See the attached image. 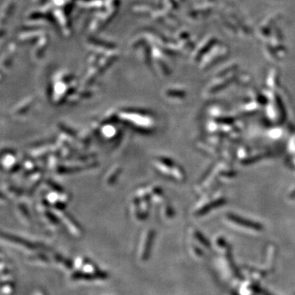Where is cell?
Masks as SVG:
<instances>
[{
    "instance_id": "obj_7",
    "label": "cell",
    "mask_w": 295,
    "mask_h": 295,
    "mask_svg": "<svg viewBox=\"0 0 295 295\" xmlns=\"http://www.w3.org/2000/svg\"><path fill=\"white\" fill-rule=\"evenodd\" d=\"M15 283L13 279L2 278V294L12 295L14 293Z\"/></svg>"
},
{
    "instance_id": "obj_11",
    "label": "cell",
    "mask_w": 295,
    "mask_h": 295,
    "mask_svg": "<svg viewBox=\"0 0 295 295\" xmlns=\"http://www.w3.org/2000/svg\"><path fill=\"white\" fill-rule=\"evenodd\" d=\"M17 211H18L19 216L21 218V220L26 222V223H30L31 217H30L28 208H25V206L22 205V204H19L17 206Z\"/></svg>"
},
{
    "instance_id": "obj_10",
    "label": "cell",
    "mask_w": 295,
    "mask_h": 295,
    "mask_svg": "<svg viewBox=\"0 0 295 295\" xmlns=\"http://www.w3.org/2000/svg\"><path fill=\"white\" fill-rule=\"evenodd\" d=\"M3 160H6V162H3V166L6 167V169L13 168L16 164V156L13 153H7L6 156H3Z\"/></svg>"
},
{
    "instance_id": "obj_13",
    "label": "cell",
    "mask_w": 295,
    "mask_h": 295,
    "mask_svg": "<svg viewBox=\"0 0 295 295\" xmlns=\"http://www.w3.org/2000/svg\"><path fill=\"white\" fill-rule=\"evenodd\" d=\"M34 295H46L45 293H44V291L41 290V289H38L35 292Z\"/></svg>"
},
{
    "instance_id": "obj_9",
    "label": "cell",
    "mask_w": 295,
    "mask_h": 295,
    "mask_svg": "<svg viewBox=\"0 0 295 295\" xmlns=\"http://www.w3.org/2000/svg\"><path fill=\"white\" fill-rule=\"evenodd\" d=\"M29 260L33 262H38V263L48 264L51 262L50 258H48V256L45 255L44 253H40L31 256Z\"/></svg>"
},
{
    "instance_id": "obj_5",
    "label": "cell",
    "mask_w": 295,
    "mask_h": 295,
    "mask_svg": "<svg viewBox=\"0 0 295 295\" xmlns=\"http://www.w3.org/2000/svg\"><path fill=\"white\" fill-rule=\"evenodd\" d=\"M2 237L3 239H5L12 244L19 245V246L29 249V250H36L38 249V245L36 243L31 242V241L21 238V237H17L16 235L9 234H3Z\"/></svg>"
},
{
    "instance_id": "obj_1",
    "label": "cell",
    "mask_w": 295,
    "mask_h": 295,
    "mask_svg": "<svg viewBox=\"0 0 295 295\" xmlns=\"http://www.w3.org/2000/svg\"><path fill=\"white\" fill-rule=\"evenodd\" d=\"M76 270L72 272L71 279L74 281H104L109 278L107 272L100 270L91 260L79 257L74 262Z\"/></svg>"
},
{
    "instance_id": "obj_2",
    "label": "cell",
    "mask_w": 295,
    "mask_h": 295,
    "mask_svg": "<svg viewBox=\"0 0 295 295\" xmlns=\"http://www.w3.org/2000/svg\"><path fill=\"white\" fill-rule=\"evenodd\" d=\"M120 117H122L124 121L131 123L132 126L137 128L138 130L150 131L153 126V117L151 116L150 113L134 110H124L120 113Z\"/></svg>"
},
{
    "instance_id": "obj_4",
    "label": "cell",
    "mask_w": 295,
    "mask_h": 295,
    "mask_svg": "<svg viewBox=\"0 0 295 295\" xmlns=\"http://www.w3.org/2000/svg\"><path fill=\"white\" fill-rule=\"evenodd\" d=\"M55 215L58 217L60 222H63V224L65 225L67 230L71 234H73L75 237L82 236V233H83L82 227H81L80 225L78 224L77 222L74 220L73 218H71L69 214L64 212L62 209H57Z\"/></svg>"
},
{
    "instance_id": "obj_3",
    "label": "cell",
    "mask_w": 295,
    "mask_h": 295,
    "mask_svg": "<svg viewBox=\"0 0 295 295\" xmlns=\"http://www.w3.org/2000/svg\"><path fill=\"white\" fill-rule=\"evenodd\" d=\"M154 239V230L149 228L143 233L141 243L139 245V259L141 262H146L150 257L151 249Z\"/></svg>"
},
{
    "instance_id": "obj_6",
    "label": "cell",
    "mask_w": 295,
    "mask_h": 295,
    "mask_svg": "<svg viewBox=\"0 0 295 295\" xmlns=\"http://www.w3.org/2000/svg\"><path fill=\"white\" fill-rule=\"evenodd\" d=\"M52 260L55 263L59 264L60 266L65 268L67 270L71 271L73 269L74 262H71V260L68 258H63V256L60 254H55L52 257Z\"/></svg>"
},
{
    "instance_id": "obj_8",
    "label": "cell",
    "mask_w": 295,
    "mask_h": 295,
    "mask_svg": "<svg viewBox=\"0 0 295 295\" xmlns=\"http://www.w3.org/2000/svg\"><path fill=\"white\" fill-rule=\"evenodd\" d=\"M101 134L103 135L106 139H112L117 134V128L111 124L104 125L103 127L101 128Z\"/></svg>"
},
{
    "instance_id": "obj_12",
    "label": "cell",
    "mask_w": 295,
    "mask_h": 295,
    "mask_svg": "<svg viewBox=\"0 0 295 295\" xmlns=\"http://www.w3.org/2000/svg\"><path fill=\"white\" fill-rule=\"evenodd\" d=\"M120 172H121V169H120L119 168H115V170H113L114 176H119ZM116 179H117V177H112V175H109V178H108L107 182L109 183V184H110V183H113V181H115Z\"/></svg>"
}]
</instances>
